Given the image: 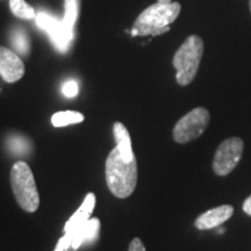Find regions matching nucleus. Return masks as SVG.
<instances>
[{"label":"nucleus","instance_id":"nucleus-1","mask_svg":"<svg viewBox=\"0 0 251 251\" xmlns=\"http://www.w3.org/2000/svg\"><path fill=\"white\" fill-rule=\"evenodd\" d=\"M106 183L114 197L125 199L131 196L137 184L136 157L131 161L124 158L118 148L109 152L106 159Z\"/></svg>","mask_w":251,"mask_h":251},{"label":"nucleus","instance_id":"nucleus-2","mask_svg":"<svg viewBox=\"0 0 251 251\" xmlns=\"http://www.w3.org/2000/svg\"><path fill=\"white\" fill-rule=\"evenodd\" d=\"M181 5L174 1L169 5L156 2L146 8L136 19L130 34L133 36H157L168 33L180 13Z\"/></svg>","mask_w":251,"mask_h":251},{"label":"nucleus","instance_id":"nucleus-3","mask_svg":"<svg viewBox=\"0 0 251 251\" xmlns=\"http://www.w3.org/2000/svg\"><path fill=\"white\" fill-rule=\"evenodd\" d=\"M9 178L12 191L19 206L25 212H36L40 206V194L29 165L24 161L14 163Z\"/></svg>","mask_w":251,"mask_h":251},{"label":"nucleus","instance_id":"nucleus-4","mask_svg":"<svg viewBox=\"0 0 251 251\" xmlns=\"http://www.w3.org/2000/svg\"><path fill=\"white\" fill-rule=\"evenodd\" d=\"M203 55V41L198 35L188 36L174 56V67L177 70L176 79L180 86L193 81L199 70Z\"/></svg>","mask_w":251,"mask_h":251},{"label":"nucleus","instance_id":"nucleus-5","mask_svg":"<svg viewBox=\"0 0 251 251\" xmlns=\"http://www.w3.org/2000/svg\"><path fill=\"white\" fill-rule=\"evenodd\" d=\"M209 124V113L206 108L197 107L184 115L174 128V139L184 144L201 136Z\"/></svg>","mask_w":251,"mask_h":251},{"label":"nucleus","instance_id":"nucleus-6","mask_svg":"<svg viewBox=\"0 0 251 251\" xmlns=\"http://www.w3.org/2000/svg\"><path fill=\"white\" fill-rule=\"evenodd\" d=\"M243 153V141L238 137H231L222 142L216 150L213 169L219 176L230 174L236 168Z\"/></svg>","mask_w":251,"mask_h":251},{"label":"nucleus","instance_id":"nucleus-7","mask_svg":"<svg viewBox=\"0 0 251 251\" xmlns=\"http://www.w3.org/2000/svg\"><path fill=\"white\" fill-rule=\"evenodd\" d=\"M26 68L20 56L13 50L0 46V77L6 83H15L24 77Z\"/></svg>","mask_w":251,"mask_h":251},{"label":"nucleus","instance_id":"nucleus-8","mask_svg":"<svg viewBox=\"0 0 251 251\" xmlns=\"http://www.w3.org/2000/svg\"><path fill=\"white\" fill-rule=\"evenodd\" d=\"M36 23L41 27V29H45L49 34L50 39L55 43L56 48L61 51H65L69 48V43L72 40V35L65 29L63 21L51 18L46 13H39L36 15Z\"/></svg>","mask_w":251,"mask_h":251},{"label":"nucleus","instance_id":"nucleus-9","mask_svg":"<svg viewBox=\"0 0 251 251\" xmlns=\"http://www.w3.org/2000/svg\"><path fill=\"white\" fill-rule=\"evenodd\" d=\"M234 213V208L230 205H222L215 208L209 209L201 215L198 216L194 222L196 227L200 230H207V229L218 228L219 226L225 224L227 220L231 218Z\"/></svg>","mask_w":251,"mask_h":251},{"label":"nucleus","instance_id":"nucleus-10","mask_svg":"<svg viewBox=\"0 0 251 251\" xmlns=\"http://www.w3.org/2000/svg\"><path fill=\"white\" fill-rule=\"evenodd\" d=\"M100 233L99 219L92 218L89 221L78 227L70 234H67L71 238V248L77 250L83 244H92L98 240Z\"/></svg>","mask_w":251,"mask_h":251},{"label":"nucleus","instance_id":"nucleus-11","mask_svg":"<svg viewBox=\"0 0 251 251\" xmlns=\"http://www.w3.org/2000/svg\"><path fill=\"white\" fill-rule=\"evenodd\" d=\"M94 206H96V196H94V193H89L85 199H84L79 208L77 209L76 213L65 224L64 233L70 234L74 230H76L78 227H80L81 225L89 221L90 216L92 215Z\"/></svg>","mask_w":251,"mask_h":251},{"label":"nucleus","instance_id":"nucleus-12","mask_svg":"<svg viewBox=\"0 0 251 251\" xmlns=\"http://www.w3.org/2000/svg\"><path fill=\"white\" fill-rule=\"evenodd\" d=\"M113 133H114L115 141H117V148L120 151L121 156L124 158L131 161L135 158V153L133 151V147H131V139L129 131L125 127L124 124L121 122H115L113 125Z\"/></svg>","mask_w":251,"mask_h":251},{"label":"nucleus","instance_id":"nucleus-13","mask_svg":"<svg viewBox=\"0 0 251 251\" xmlns=\"http://www.w3.org/2000/svg\"><path fill=\"white\" fill-rule=\"evenodd\" d=\"M84 121V115L76 111L57 112L52 115L51 124L54 127H65L69 125L80 124Z\"/></svg>","mask_w":251,"mask_h":251},{"label":"nucleus","instance_id":"nucleus-14","mask_svg":"<svg viewBox=\"0 0 251 251\" xmlns=\"http://www.w3.org/2000/svg\"><path fill=\"white\" fill-rule=\"evenodd\" d=\"M78 0H65V15L63 25L70 35L74 36V26L78 17Z\"/></svg>","mask_w":251,"mask_h":251},{"label":"nucleus","instance_id":"nucleus-15","mask_svg":"<svg viewBox=\"0 0 251 251\" xmlns=\"http://www.w3.org/2000/svg\"><path fill=\"white\" fill-rule=\"evenodd\" d=\"M9 7H11L12 13L19 19H25V20H31L35 18V11L28 5L25 0H9Z\"/></svg>","mask_w":251,"mask_h":251},{"label":"nucleus","instance_id":"nucleus-16","mask_svg":"<svg viewBox=\"0 0 251 251\" xmlns=\"http://www.w3.org/2000/svg\"><path fill=\"white\" fill-rule=\"evenodd\" d=\"M12 43L14 48L21 55H28L29 52V40H28L27 34L23 29L14 30L13 36H12Z\"/></svg>","mask_w":251,"mask_h":251},{"label":"nucleus","instance_id":"nucleus-17","mask_svg":"<svg viewBox=\"0 0 251 251\" xmlns=\"http://www.w3.org/2000/svg\"><path fill=\"white\" fill-rule=\"evenodd\" d=\"M62 91H63V94H64L65 97H68V98H74V97H76L78 94L79 87H78L77 81L69 80V81H67V83H64Z\"/></svg>","mask_w":251,"mask_h":251},{"label":"nucleus","instance_id":"nucleus-18","mask_svg":"<svg viewBox=\"0 0 251 251\" xmlns=\"http://www.w3.org/2000/svg\"><path fill=\"white\" fill-rule=\"evenodd\" d=\"M71 247V238L67 234L58 240L57 246L55 248V251H68L69 248Z\"/></svg>","mask_w":251,"mask_h":251},{"label":"nucleus","instance_id":"nucleus-19","mask_svg":"<svg viewBox=\"0 0 251 251\" xmlns=\"http://www.w3.org/2000/svg\"><path fill=\"white\" fill-rule=\"evenodd\" d=\"M128 251H147V250H146V247H144V244L142 243V241H141L139 237H135L130 242Z\"/></svg>","mask_w":251,"mask_h":251},{"label":"nucleus","instance_id":"nucleus-20","mask_svg":"<svg viewBox=\"0 0 251 251\" xmlns=\"http://www.w3.org/2000/svg\"><path fill=\"white\" fill-rule=\"evenodd\" d=\"M243 211L247 213L248 215L251 216V196L247 198V200L243 203Z\"/></svg>","mask_w":251,"mask_h":251},{"label":"nucleus","instance_id":"nucleus-21","mask_svg":"<svg viewBox=\"0 0 251 251\" xmlns=\"http://www.w3.org/2000/svg\"><path fill=\"white\" fill-rule=\"evenodd\" d=\"M157 2H159V4H163V5H169L174 1H172V0H157Z\"/></svg>","mask_w":251,"mask_h":251},{"label":"nucleus","instance_id":"nucleus-22","mask_svg":"<svg viewBox=\"0 0 251 251\" xmlns=\"http://www.w3.org/2000/svg\"><path fill=\"white\" fill-rule=\"evenodd\" d=\"M218 233H219V234H222V233H225V229H224V228H220L219 230H218Z\"/></svg>","mask_w":251,"mask_h":251},{"label":"nucleus","instance_id":"nucleus-23","mask_svg":"<svg viewBox=\"0 0 251 251\" xmlns=\"http://www.w3.org/2000/svg\"><path fill=\"white\" fill-rule=\"evenodd\" d=\"M249 5H250V11H251V0H249Z\"/></svg>","mask_w":251,"mask_h":251}]
</instances>
